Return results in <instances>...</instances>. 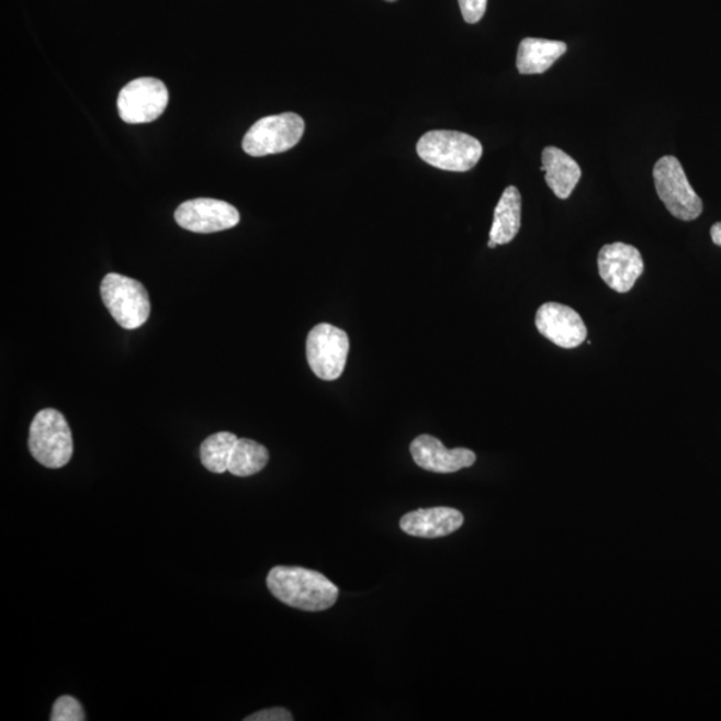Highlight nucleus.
Listing matches in <instances>:
<instances>
[{"mask_svg":"<svg viewBox=\"0 0 721 721\" xmlns=\"http://www.w3.org/2000/svg\"><path fill=\"white\" fill-rule=\"evenodd\" d=\"M271 595L286 606L306 612H320L335 606L337 585L317 571L301 566H274L267 578Z\"/></svg>","mask_w":721,"mask_h":721,"instance_id":"nucleus-1","label":"nucleus"},{"mask_svg":"<svg viewBox=\"0 0 721 721\" xmlns=\"http://www.w3.org/2000/svg\"><path fill=\"white\" fill-rule=\"evenodd\" d=\"M101 295L104 306L123 329H138L149 319V293L139 281L110 273L101 283Z\"/></svg>","mask_w":721,"mask_h":721,"instance_id":"nucleus-4","label":"nucleus"},{"mask_svg":"<svg viewBox=\"0 0 721 721\" xmlns=\"http://www.w3.org/2000/svg\"><path fill=\"white\" fill-rule=\"evenodd\" d=\"M464 523V516L453 508L439 507L409 511L399 521V528L415 538L437 539L452 534Z\"/></svg>","mask_w":721,"mask_h":721,"instance_id":"nucleus-13","label":"nucleus"},{"mask_svg":"<svg viewBox=\"0 0 721 721\" xmlns=\"http://www.w3.org/2000/svg\"><path fill=\"white\" fill-rule=\"evenodd\" d=\"M85 711L80 702L72 696H60L55 701L52 712V721H83Z\"/></svg>","mask_w":721,"mask_h":721,"instance_id":"nucleus-19","label":"nucleus"},{"mask_svg":"<svg viewBox=\"0 0 721 721\" xmlns=\"http://www.w3.org/2000/svg\"><path fill=\"white\" fill-rule=\"evenodd\" d=\"M599 273L612 291L628 293L644 271L643 257L632 245L615 243L599 252Z\"/></svg>","mask_w":721,"mask_h":721,"instance_id":"nucleus-11","label":"nucleus"},{"mask_svg":"<svg viewBox=\"0 0 721 721\" xmlns=\"http://www.w3.org/2000/svg\"><path fill=\"white\" fill-rule=\"evenodd\" d=\"M169 103V91L162 80L138 78L120 92L119 111L122 121L139 125L150 123L164 114Z\"/></svg>","mask_w":721,"mask_h":721,"instance_id":"nucleus-8","label":"nucleus"},{"mask_svg":"<svg viewBox=\"0 0 721 721\" xmlns=\"http://www.w3.org/2000/svg\"><path fill=\"white\" fill-rule=\"evenodd\" d=\"M268 449L249 439H238L229 462V472L237 477H249L268 465Z\"/></svg>","mask_w":721,"mask_h":721,"instance_id":"nucleus-17","label":"nucleus"},{"mask_svg":"<svg viewBox=\"0 0 721 721\" xmlns=\"http://www.w3.org/2000/svg\"><path fill=\"white\" fill-rule=\"evenodd\" d=\"M521 227V194L515 187L504 190L498 201L491 229V239L497 245L511 243Z\"/></svg>","mask_w":721,"mask_h":721,"instance_id":"nucleus-16","label":"nucleus"},{"mask_svg":"<svg viewBox=\"0 0 721 721\" xmlns=\"http://www.w3.org/2000/svg\"><path fill=\"white\" fill-rule=\"evenodd\" d=\"M29 448L43 466L59 470L72 458V436L69 424L60 412L43 409L30 427Z\"/></svg>","mask_w":721,"mask_h":721,"instance_id":"nucleus-3","label":"nucleus"},{"mask_svg":"<svg viewBox=\"0 0 721 721\" xmlns=\"http://www.w3.org/2000/svg\"><path fill=\"white\" fill-rule=\"evenodd\" d=\"M292 713L285 708H269V710L260 711L245 718V721H292Z\"/></svg>","mask_w":721,"mask_h":721,"instance_id":"nucleus-21","label":"nucleus"},{"mask_svg":"<svg viewBox=\"0 0 721 721\" xmlns=\"http://www.w3.org/2000/svg\"><path fill=\"white\" fill-rule=\"evenodd\" d=\"M305 132V122L294 113L264 116L246 133L243 147L251 157L271 156L293 149Z\"/></svg>","mask_w":721,"mask_h":721,"instance_id":"nucleus-6","label":"nucleus"},{"mask_svg":"<svg viewBox=\"0 0 721 721\" xmlns=\"http://www.w3.org/2000/svg\"><path fill=\"white\" fill-rule=\"evenodd\" d=\"M410 453L418 466L435 473L459 472L476 462V454L470 449H447L439 439L429 435H421L413 440Z\"/></svg>","mask_w":721,"mask_h":721,"instance_id":"nucleus-12","label":"nucleus"},{"mask_svg":"<svg viewBox=\"0 0 721 721\" xmlns=\"http://www.w3.org/2000/svg\"><path fill=\"white\" fill-rule=\"evenodd\" d=\"M536 328L540 335L564 349L581 347L588 336L581 314L557 302H548L540 306L536 314Z\"/></svg>","mask_w":721,"mask_h":721,"instance_id":"nucleus-10","label":"nucleus"},{"mask_svg":"<svg viewBox=\"0 0 721 721\" xmlns=\"http://www.w3.org/2000/svg\"><path fill=\"white\" fill-rule=\"evenodd\" d=\"M541 170L545 171V182L560 200H568L582 178L581 166L557 147H547L542 151Z\"/></svg>","mask_w":721,"mask_h":721,"instance_id":"nucleus-14","label":"nucleus"},{"mask_svg":"<svg viewBox=\"0 0 721 721\" xmlns=\"http://www.w3.org/2000/svg\"><path fill=\"white\" fill-rule=\"evenodd\" d=\"M462 18L470 24L483 20L488 0H459Z\"/></svg>","mask_w":721,"mask_h":721,"instance_id":"nucleus-20","label":"nucleus"},{"mask_svg":"<svg viewBox=\"0 0 721 721\" xmlns=\"http://www.w3.org/2000/svg\"><path fill=\"white\" fill-rule=\"evenodd\" d=\"M238 437L230 431H219L209 436L201 446V461L207 471L225 473L229 471L232 452Z\"/></svg>","mask_w":721,"mask_h":721,"instance_id":"nucleus-18","label":"nucleus"},{"mask_svg":"<svg viewBox=\"0 0 721 721\" xmlns=\"http://www.w3.org/2000/svg\"><path fill=\"white\" fill-rule=\"evenodd\" d=\"M565 53L564 42L526 38L520 43L519 53H517V70L523 76L545 72Z\"/></svg>","mask_w":721,"mask_h":721,"instance_id":"nucleus-15","label":"nucleus"},{"mask_svg":"<svg viewBox=\"0 0 721 721\" xmlns=\"http://www.w3.org/2000/svg\"><path fill=\"white\" fill-rule=\"evenodd\" d=\"M349 349V337L342 329L330 324L314 326L306 340V357L312 372L324 381L340 379Z\"/></svg>","mask_w":721,"mask_h":721,"instance_id":"nucleus-7","label":"nucleus"},{"mask_svg":"<svg viewBox=\"0 0 721 721\" xmlns=\"http://www.w3.org/2000/svg\"><path fill=\"white\" fill-rule=\"evenodd\" d=\"M711 237L714 245L720 246L721 248V222L714 224L711 229Z\"/></svg>","mask_w":721,"mask_h":721,"instance_id":"nucleus-22","label":"nucleus"},{"mask_svg":"<svg viewBox=\"0 0 721 721\" xmlns=\"http://www.w3.org/2000/svg\"><path fill=\"white\" fill-rule=\"evenodd\" d=\"M653 180L658 199L677 219L694 221L702 213L700 196L688 182L679 159L667 156L657 160Z\"/></svg>","mask_w":721,"mask_h":721,"instance_id":"nucleus-5","label":"nucleus"},{"mask_svg":"<svg viewBox=\"0 0 721 721\" xmlns=\"http://www.w3.org/2000/svg\"><path fill=\"white\" fill-rule=\"evenodd\" d=\"M386 2H396V0H386Z\"/></svg>","mask_w":721,"mask_h":721,"instance_id":"nucleus-24","label":"nucleus"},{"mask_svg":"<svg viewBox=\"0 0 721 721\" xmlns=\"http://www.w3.org/2000/svg\"><path fill=\"white\" fill-rule=\"evenodd\" d=\"M488 246H489L491 249H495L496 246H498V245L495 243V240L489 239Z\"/></svg>","mask_w":721,"mask_h":721,"instance_id":"nucleus-23","label":"nucleus"},{"mask_svg":"<svg viewBox=\"0 0 721 721\" xmlns=\"http://www.w3.org/2000/svg\"><path fill=\"white\" fill-rule=\"evenodd\" d=\"M174 217L183 229L200 234L232 229L240 219L237 209L230 203L212 199L183 202L177 209Z\"/></svg>","mask_w":721,"mask_h":721,"instance_id":"nucleus-9","label":"nucleus"},{"mask_svg":"<svg viewBox=\"0 0 721 721\" xmlns=\"http://www.w3.org/2000/svg\"><path fill=\"white\" fill-rule=\"evenodd\" d=\"M417 154L437 169L465 172L478 164L483 145L470 134L435 131L424 134L418 140Z\"/></svg>","mask_w":721,"mask_h":721,"instance_id":"nucleus-2","label":"nucleus"}]
</instances>
